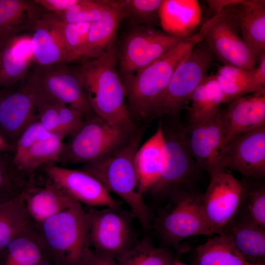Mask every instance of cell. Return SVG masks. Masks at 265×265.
<instances>
[{
    "instance_id": "1",
    "label": "cell",
    "mask_w": 265,
    "mask_h": 265,
    "mask_svg": "<svg viewBox=\"0 0 265 265\" xmlns=\"http://www.w3.org/2000/svg\"><path fill=\"white\" fill-rule=\"evenodd\" d=\"M145 126L137 127L129 139L102 158L83 164L79 169L98 180L108 191L120 197L129 206L143 230L152 229L155 214L144 201L140 189L135 158Z\"/></svg>"
},
{
    "instance_id": "2",
    "label": "cell",
    "mask_w": 265,
    "mask_h": 265,
    "mask_svg": "<svg viewBox=\"0 0 265 265\" xmlns=\"http://www.w3.org/2000/svg\"><path fill=\"white\" fill-rule=\"evenodd\" d=\"M210 18L196 33L191 34L170 52L135 74L122 79L129 115L136 122L148 120L175 69L192 49L204 39L214 24Z\"/></svg>"
},
{
    "instance_id": "3",
    "label": "cell",
    "mask_w": 265,
    "mask_h": 265,
    "mask_svg": "<svg viewBox=\"0 0 265 265\" xmlns=\"http://www.w3.org/2000/svg\"><path fill=\"white\" fill-rule=\"evenodd\" d=\"M116 45L99 57L83 61L74 70L94 112L112 126L133 131L137 126L127 109Z\"/></svg>"
},
{
    "instance_id": "4",
    "label": "cell",
    "mask_w": 265,
    "mask_h": 265,
    "mask_svg": "<svg viewBox=\"0 0 265 265\" xmlns=\"http://www.w3.org/2000/svg\"><path fill=\"white\" fill-rule=\"evenodd\" d=\"M86 211L76 202L35 227V237L50 265H86L89 249Z\"/></svg>"
},
{
    "instance_id": "5",
    "label": "cell",
    "mask_w": 265,
    "mask_h": 265,
    "mask_svg": "<svg viewBox=\"0 0 265 265\" xmlns=\"http://www.w3.org/2000/svg\"><path fill=\"white\" fill-rule=\"evenodd\" d=\"M203 194L196 182L183 184L158 209L152 229L164 247L172 246L179 253L183 240L194 236H207L202 210Z\"/></svg>"
},
{
    "instance_id": "6",
    "label": "cell",
    "mask_w": 265,
    "mask_h": 265,
    "mask_svg": "<svg viewBox=\"0 0 265 265\" xmlns=\"http://www.w3.org/2000/svg\"><path fill=\"white\" fill-rule=\"evenodd\" d=\"M166 116L169 121H159L164 138L160 172L156 182L145 193L161 205L180 185L196 182L201 170L187 147L186 126L179 117Z\"/></svg>"
},
{
    "instance_id": "7",
    "label": "cell",
    "mask_w": 265,
    "mask_h": 265,
    "mask_svg": "<svg viewBox=\"0 0 265 265\" xmlns=\"http://www.w3.org/2000/svg\"><path fill=\"white\" fill-rule=\"evenodd\" d=\"M214 56L205 39L198 43L175 69L150 119L180 117L195 89L208 75Z\"/></svg>"
},
{
    "instance_id": "8",
    "label": "cell",
    "mask_w": 265,
    "mask_h": 265,
    "mask_svg": "<svg viewBox=\"0 0 265 265\" xmlns=\"http://www.w3.org/2000/svg\"><path fill=\"white\" fill-rule=\"evenodd\" d=\"M87 207L88 242L94 252L116 260L139 241L134 226L136 218L132 211L120 205L102 209Z\"/></svg>"
},
{
    "instance_id": "9",
    "label": "cell",
    "mask_w": 265,
    "mask_h": 265,
    "mask_svg": "<svg viewBox=\"0 0 265 265\" xmlns=\"http://www.w3.org/2000/svg\"><path fill=\"white\" fill-rule=\"evenodd\" d=\"M134 130L112 126L95 113L85 117L80 127L63 143L58 162L84 164L97 160L126 142Z\"/></svg>"
},
{
    "instance_id": "10",
    "label": "cell",
    "mask_w": 265,
    "mask_h": 265,
    "mask_svg": "<svg viewBox=\"0 0 265 265\" xmlns=\"http://www.w3.org/2000/svg\"><path fill=\"white\" fill-rule=\"evenodd\" d=\"M130 26L119 46L116 45L121 80L148 66L186 38L169 34L152 25Z\"/></svg>"
},
{
    "instance_id": "11",
    "label": "cell",
    "mask_w": 265,
    "mask_h": 265,
    "mask_svg": "<svg viewBox=\"0 0 265 265\" xmlns=\"http://www.w3.org/2000/svg\"><path fill=\"white\" fill-rule=\"evenodd\" d=\"M65 64L38 65L24 87L67 105L84 118L94 114L75 70Z\"/></svg>"
},
{
    "instance_id": "12",
    "label": "cell",
    "mask_w": 265,
    "mask_h": 265,
    "mask_svg": "<svg viewBox=\"0 0 265 265\" xmlns=\"http://www.w3.org/2000/svg\"><path fill=\"white\" fill-rule=\"evenodd\" d=\"M242 192L241 180L227 169L221 170L211 177L209 185L203 194L202 206L207 236L219 234L235 218Z\"/></svg>"
},
{
    "instance_id": "13",
    "label": "cell",
    "mask_w": 265,
    "mask_h": 265,
    "mask_svg": "<svg viewBox=\"0 0 265 265\" xmlns=\"http://www.w3.org/2000/svg\"><path fill=\"white\" fill-rule=\"evenodd\" d=\"M220 169L235 171L242 176L265 178V125L228 142L222 151Z\"/></svg>"
},
{
    "instance_id": "14",
    "label": "cell",
    "mask_w": 265,
    "mask_h": 265,
    "mask_svg": "<svg viewBox=\"0 0 265 265\" xmlns=\"http://www.w3.org/2000/svg\"><path fill=\"white\" fill-rule=\"evenodd\" d=\"M40 171L29 177L22 193L26 210L35 227L78 202L47 175Z\"/></svg>"
},
{
    "instance_id": "15",
    "label": "cell",
    "mask_w": 265,
    "mask_h": 265,
    "mask_svg": "<svg viewBox=\"0 0 265 265\" xmlns=\"http://www.w3.org/2000/svg\"><path fill=\"white\" fill-rule=\"evenodd\" d=\"M230 5L225 8L221 17L208 30L204 39L214 56L223 65L253 70L256 66L255 59L238 33Z\"/></svg>"
},
{
    "instance_id": "16",
    "label": "cell",
    "mask_w": 265,
    "mask_h": 265,
    "mask_svg": "<svg viewBox=\"0 0 265 265\" xmlns=\"http://www.w3.org/2000/svg\"><path fill=\"white\" fill-rule=\"evenodd\" d=\"M38 170L86 207H108L120 205L98 180L79 169H69L50 162L42 166Z\"/></svg>"
},
{
    "instance_id": "17",
    "label": "cell",
    "mask_w": 265,
    "mask_h": 265,
    "mask_svg": "<svg viewBox=\"0 0 265 265\" xmlns=\"http://www.w3.org/2000/svg\"><path fill=\"white\" fill-rule=\"evenodd\" d=\"M185 135L189 152L201 169L205 170L210 177L221 170L224 133L221 110L207 122L186 126Z\"/></svg>"
},
{
    "instance_id": "18",
    "label": "cell",
    "mask_w": 265,
    "mask_h": 265,
    "mask_svg": "<svg viewBox=\"0 0 265 265\" xmlns=\"http://www.w3.org/2000/svg\"><path fill=\"white\" fill-rule=\"evenodd\" d=\"M226 104L221 109L224 146L236 136L265 125V89Z\"/></svg>"
},
{
    "instance_id": "19",
    "label": "cell",
    "mask_w": 265,
    "mask_h": 265,
    "mask_svg": "<svg viewBox=\"0 0 265 265\" xmlns=\"http://www.w3.org/2000/svg\"><path fill=\"white\" fill-rule=\"evenodd\" d=\"M30 95L23 87L15 92L4 90L0 96V135L15 145L32 122L38 119Z\"/></svg>"
},
{
    "instance_id": "20",
    "label": "cell",
    "mask_w": 265,
    "mask_h": 265,
    "mask_svg": "<svg viewBox=\"0 0 265 265\" xmlns=\"http://www.w3.org/2000/svg\"><path fill=\"white\" fill-rule=\"evenodd\" d=\"M230 10L256 65L265 54V0H239Z\"/></svg>"
},
{
    "instance_id": "21",
    "label": "cell",
    "mask_w": 265,
    "mask_h": 265,
    "mask_svg": "<svg viewBox=\"0 0 265 265\" xmlns=\"http://www.w3.org/2000/svg\"><path fill=\"white\" fill-rule=\"evenodd\" d=\"M53 13L43 14L31 37L33 61L38 65L67 63V55L58 24Z\"/></svg>"
},
{
    "instance_id": "22",
    "label": "cell",
    "mask_w": 265,
    "mask_h": 265,
    "mask_svg": "<svg viewBox=\"0 0 265 265\" xmlns=\"http://www.w3.org/2000/svg\"><path fill=\"white\" fill-rule=\"evenodd\" d=\"M31 37L20 34L0 46V88L10 87L25 77L33 61Z\"/></svg>"
},
{
    "instance_id": "23",
    "label": "cell",
    "mask_w": 265,
    "mask_h": 265,
    "mask_svg": "<svg viewBox=\"0 0 265 265\" xmlns=\"http://www.w3.org/2000/svg\"><path fill=\"white\" fill-rule=\"evenodd\" d=\"M122 20L117 0H108L101 17L91 24L82 57L83 61L99 57L116 44Z\"/></svg>"
},
{
    "instance_id": "24",
    "label": "cell",
    "mask_w": 265,
    "mask_h": 265,
    "mask_svg": "<svg viewBox=\"0 0 265 265\" xmlns=\"http://www.w3.org/2000/svg\"><path fill=\"white\" fill-rule=\"evenodd\" d=\"M201 9L196 0H162L159 8V25L172 35L187 37L200 24Z\"/></svg>"
},
{
    "instance_id": "25",
    "label": "cell",
    "mask_w": 265,
    "mask_h": 265,
    "mask_svg": "<svg viewBox=\"0 0 265 265\" xmlns=\"http://www.w3.org/2000/svg\"><path fill=\"white\" fill-rule=\"evenodd\" d=\"M34 1L0 0V46L24 31L33 30L43 14Z\"/></svg>"
},
{
    "instance_id": "26",
    "label": "cell",
    "mask_w": 265,
    "mask_h": 265,
    "mask_svg": "<svg viewBox=\"0 0 265 265\" xmlns=\"http://www.w3.org/2000/svg\"><path fill=\"white\" fill-rule=\"evenodd\" d=\"M218 235L227 237L247 263H265V230L234 219Z\"/></svg>"
},
{
    "instance_id": "27",
    "label": "cell",
    "mask_w": 265,
    "mask_h": 265,
    "mask_svg": "<svg viewBox=\"0 0 265 265\" xmlns=\"http://www.w3.org/2000/svg\"><path fill=\"white\" fill-rule=\"evenodd\" d=\"M188 108V125L207 122L220 111V105L226 103L214 75H208L197 87Z\"/></svg>"
},
{
    "instance_id": "28",
    "label": "cell",
    "mask_w": 265,
    "mask_h": 265,
    "mask_svg": "<svg viewBox=\"0 0 265 265\" xmlns=\"http://www.w3.org/2000/svg\"><path fill=\"white\" fill-rule=\"evenodd\" d=\"M164 138L159 122L155 133L139 147L135 155V165L143 196L159 178Z\"/></svg>"
},
{
    "instance_id": "29",
    "label": "cell",
    "mask_w": 265,
    "mask_h": 265,
    "mask_svg": "<svg viewBox=\"0 0 265 265\" xmlns=\"http://www.w3.org/2000/svg\"><path fill=\"white\" fill-rule=\"evenodd\" d=\"M242 192L236 220L265 230V180L242 176Z\"/></svg>"
},
{
    "instance_id": "30",
    "label": "cell",
    "mask_w": 265,
    "mask_h": 265,
    "mask_svg": "<svg viewBox=\"0 0 265 265\" xmlns=\"http://www.w3.org/2000/svg\"><path fill=\"white\" fill-rule=\"evenodd\" d=\"M35 231V225L27 212L22 193L0 204V252L15 238Z\"/></svg>"
},
{
    "instance_id": "31",
    "label": "cell",
    "mask_w": 265,
    "mask_h": 265,
    "mask_svg": "<svg viewBox=\"0 0 265 265\" xmlns=\"http://www.w3.org/2000/svg\"><path fill=\"white\" fill-rule=\"evenodd\" d=\"M253 70L229 65L218 66L214 75L226 103L265 89L255 78Z\"/></svg>"
},
{
    "instance_id": "32",
    "label": "cell",
    "mask_w": 265,
    "mask_h": 265,
    "mask_svg": "<svg viewBox=\"0 0 265 265\" xmlns=\"http://www.w3.org/2000/svg\"><path fill=\"white\" fill-rule=\"evenodd\" d=\"M64 138L61 134L53 133L49 138L33 144L19 157L13 158V161L30 176L46 163L59 162Z\"/></svg>"
},
{
    "instance_id": "33",
    "label": "cell",
    "mask_w": 265,
    "mask_h": 265,
    "mask_svg": "<svg viewBox=\"0 0 265 265\" xmlns=\"http://www.w3.org/2000/svg\"><path fill=\"white\" fill-rule=\"evenodd\" d=\"M239 254L230 239L217 235L195 249L194 265H250Z\"/></svg>"
},
{
    "instance_id": "34",
    "label": "cell",
    "mask_w": 265,
    "mask_h": 265,
    "mask_svg": "<svg viewBox=\"0 0 265 265\" xmlns=\"http://www.w3.org/2000/svg\"><path fill=\"white\" fill-rule=\"evenodd\" d=\"M0 265H50L33 234L19 236L0 252Z\"/></svg>"
},
{
    "instance_id": "35",
    "label": "cell",
    "mask_w": 265,
    "mask_h": 265,
    "mask_svg": "<svg viewBox=\"0 0 265 265\" xmlns=\"http://www.w3.org/2000/svg\"><path fill=\"white\" fill-rule=\"evenodd\" d=\"M115 260L116 265H172L176 260L169 247H156L146 236Z\"/></svg>"
},
{
    "instance_id": "36",
    "label": "cell",
    "mask_w": 265,
    "mask_h": 265,
    "mask_svg": "<svg viewBox=\"0 0 265 265\" xmlns=\"http://www.w3.org/2000/svg\"><path fill=\"white\" fill-rule=\"evenodd\" d=\"M29 177L14 163L12 154L0 152V204L19 196Z\"/></svg>"
},
{
    "instance_id": "37",
    "label": "cell",
    "mask_w": 265,
    "mask_h": 265,
    "mask_svg": "<svg viewBox=\"0 0 265 265\" xmlns=\"http://www.w3.org/2000/svg\"><path fill=\"white\" fill-rule=\"evenodd\" d=\"M122 19L130 25H159V8L162 0H117Z\"/></svg>"
},
{
    "instance_id": "38",
    "label": "cell",
    "mask_w": 265,
    "mask_h": 265,
    "mask_svg": "<svg viewBox=\"0 0 265 265\" xmlns=\"http://www.w3.org/2000/svg\"><path fill=\"white\" fill-rule=\"evenodd\" d=\"M58 24L66 53L67 63L82 59L91 23H66L58 17Z\"/></svg>"
},
{
    "instance_id": "39",
    "label": "cell",
    "mask_w": 265,
    "mask_h": 265,
    "mask_svg": "<svg viewBox=\"0 0 265 265\" xmlns=\"http://www.w3.org/2000/svg\"><path fill=\"white\" fill-rule=\"evenodd\" d=\"M108 0H79L63 12L56 14L66 23H92L102 15Z\"/></svg>"
},
{
    "instance_id": "40",
    "label": "cell",
    "mask_w": 265,
    "mask_h": 265,
    "mask_svg": "<svg viewBox=\"0 0 265 265\" xmlns=\"http://www.w3.org/2000/svg\"><path fill=\"white\" fill-rule=\"evenodd\" d=\"M26 90L32 99L38 113V120L41 124L50 132L61 134L65 137L61 132L59 122L58 105L60 103L41 94Z\"/></svg>"
},
{
    "instance_id": "41",
    "label": "cell",
    "mask_w": 265,
    "mask_h": 265,
    "mask_svg": "<svg viewBox=\"0 0 265 265\" xmlns=\"http://www.w3.org/2000/svg\"><path fill=\"white\" fill-rule=\"evenodd\" d=\"M52 133L47 130L37 120L30 124L20 135L15 145L12 156L16 158L36 142L49 138Z\"/></svg>"
},
{
    "instance_id": "42",
    "label": "cell",
    "mask_w": 265,
    "mask_h": 265,
    "mask_svg": "<svg viewBox=\"0 0 265 265\" xmlns=\"http://www.w3.org/2000/svg\"><path fill=\"white\" fill-rule=\"evenodd\" d=\"M58 117L61 132L65 137L77 131L84 119L80 113L62 103L58 105Z\"/></svg>"
},
{
    "instance_id": "43",
    "label": "cell",
    "mask_w": 265,
    "mask_h": 265,
    "mask_svg": "<svg viewBox=\"0 0 265 265\" xmlns=\"http://www.w3.org/2000/svg\"><path fill=\"white\" fill-rule=\"evenodd\" d=\"M34 2L49 11L57 14L76 4L79 0H35Z\"/></svg>"
},
{
    "instance_id": "44",
    "label": "cell",
    "mask_w": 265,
    "mask_h": 265,
    "mask_svg": "<svg viewBox=\"0 0 265 265\" xmlns=\"http://www.w3.org/2000/svg\"><path fill=\"white\" fill-rule=\"evenodd\" d=\"M86 265H116V262L113 257L97 253L90 249L87 257Z\"/></svg>"
},
{
    "instance_id": "45",
    "label": "cell",
    "mask_w": 265,
    "mask_h": 265,
    "mask_svg": "<svg viewBox=\"0 0 265 265\" xmlns=\"http://www.w3.org/2000/svg\"><path fill=\"white\" fill-rule=\"evenodd\" d=\"M238 1L239 0H207V2L210 12H212V16L221 12L229 5L237 3Z\"/></svg>"
},
{
    "instance_id": "46",
    "label": "cell",
    "mask_w": 265,
    "mask_h": 265,
    "mask_svg": "<svg viewBox=\"0 0 265 265\" xmlns=\"http://www.w3.org/2000/svg\"><path fill=\"white\" fill-rule=\"evenodd\" d=\"M253 71L257 81L265 87V54L261 56L258 66Z\"/></svg>"
},
{
    "instance_id": "47",
    "label": "cell",
    "mask_w": 265,
    "mask_h": 265,
    "mask_svg": "<svg viewBox=\"0 0 265 265\" xmlns=\"http://www.w3.org/2000/svg\"><path fill=\"white\" fill-rule=\"evenodd\" d=\"M15 145L10 144L0 135V152L13 154Z\"/></svg>"
},
{
    "instance_id": "48",
    "label": "cell",
    "mask_w": 265,
    "mask_h": 265,
    "mask_svg": "<svg viewBox=\"0 0 265 265\" xmlns=\"http://www.w3.org/2000/svg\"><path fill=\"white\" fill-rule=\"evenodd\" d=\"M174 265H188L182 263L176 260L174 262Z\"/></svg>"
},
{
    "instance_id": "49",
    "label": "cell",
    "mask_w": 265,
    "mask_h": 265,
    "mask_svg": "<svg viewBox=\"0 0 265 265\" xmlns=\"http://www.w3.org/2000/svg\"><path fill=\"white\" fill-rule=\"evenodd\" d=\"M250 265H265V263L260 264H250Z\"/></svg>"
},
{
    "instance_id": "50",
    "label": "cell",
    "mask_w": 265,
    "mask_h": 265,
    "mask_svg": "<svg viewBox=\"0 0 265 265\" xmlns=\"http://www.w3.org/2000/svg\"><path fill=\"white\" fill-rule=\"evenodd\" d=\"M4 90L0 89V96L2 94Z\"/></svg>"
},
{
    "instance_id": "51",
    "label": "cell",
    "mask_w": 265,
    "mask_h": 265,
    "mask_svg": "<svg viewBox=\"0 0 265 265\" xmlns=\"http://www.w3.org/2000/svg\"><path fill=\"white\" fill-rule=\"evenodd\" d=\"M172 265H174V264Z\"/></svg>"
}]
</instances>
